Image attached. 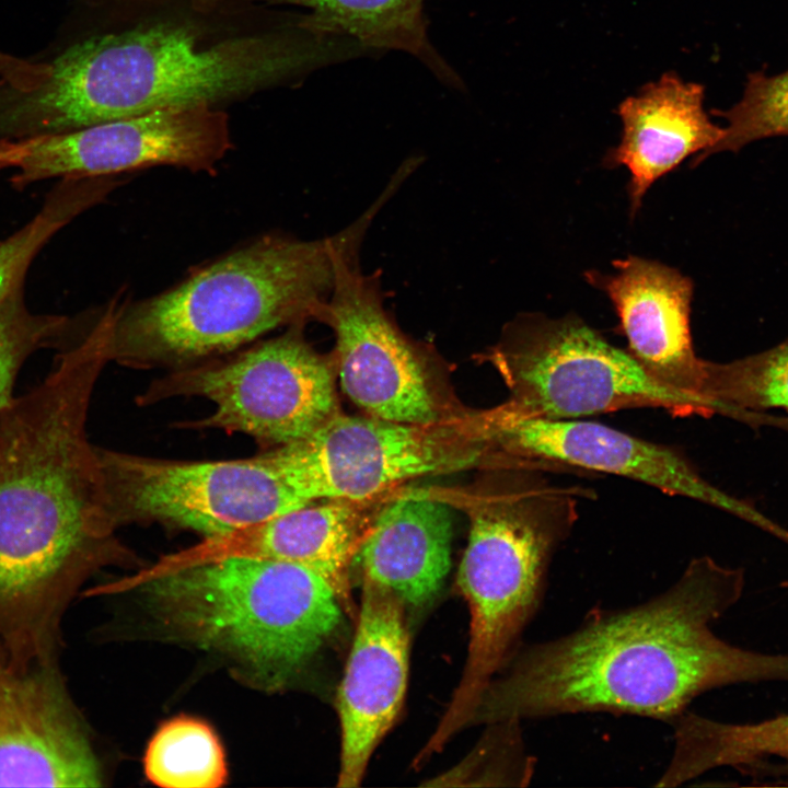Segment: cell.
<instances>
[{
    "label": "cell",
    "instance_id": "6da1fadb",
    "mask_svg": "<svg viewBox=\"0 0 788 788\" xmlns=\"http://www.w3.org/2000/svg\"><path fill=\"white\" fill-rule=\"evenodd\" d=\"M38 86H0V141L165 109L221 108L369 56L309 12L243 1L90 0Z\"/></svg>",
    "mask_w": 788,
    "mask_h": 788
},
{
    "label": "cell",
    "instance_id": "7a4b0ae2",
    "mask_svg": "<svg viewBox=\"0 0 788 788\" xmlns=\"http://www.w3.org/2000/svg\"><path fill=\"white\" fill-rule=\"evenodd\" d=\"M112 329L105 309L0 410V644L22 659L57 657L72 590L114 547L119 525L86 431Z\"/></svg>",
    "mask_w": 788,
    "mask_h": 788
},
{
    "label": "cell",
    "instance_id": "3957f363",
    "mask_svg": "<svg viewBox=\"0 0 788 788\" xmlns=\"http://www.w3.org/2000/svg\"><path fill=\"white\" fill-rule=\"evenodd\" d=\"M744 586L742 568L697 557L661 594L593 610L567 635L520 646L484 690L470 725L580 712L669 723L712 688L788 682V653L744 649L712 631Z\"/></svg>",
    "mask_w": 788,
    "mask_h": 788
},
{
    "label": "cell",
    "instance_id": "277c9868",
    "mask_svg": "<svg viewBox=\"0 0 788 788\" xmlns=\"http://www.w3.org/2000/svg\"><path fill=\"white\" fill-rule=\"evenodd\" d=\"M384 206L378 198L329 237L268 234L149 298H115L111 360L175 370L224 357L279 327L322 322L339 259L359 250Z\"/></svg>",
    "mask_w": 788,
    "mask_h": 788
},
{
    "label": "cell",
    "instance_id": "5b68a950",
    "mask_svg": "<svg viewBox=\"0 0 788 788\" xmlns=\"http://www.w3.org/2000/svg\"><path fill=\"white\" fill-rule=\"evenodd\" d=\"M490 467L493 477L471 508L457 572L470 610V642L460 683L429 740L439 749L470 726L484 690L520 648L542 604L552 558L590 493L552 482L547 472L555 466L544 462L502 457Z\"/></svg>",
    "mask_w": 788,
    "mask_h": 788
},
{
    "label": "cell",
    "instance_id": "8992f818",
    "mask_svg": "<svg viewBox=\"0 0 788 788\" xmlns=\"http://www.w3.org/2000/svg\"><path fill=\"white\" fill-rule=\"evenodd\" d=\"M137 588L166 626L233 657L269 688L302 671L343 621L333 586L282 560L225 558Z\"/></svg>",
    "mask_w": 788,
    "mask_h": 788
},
{
    "label": "cell",
    "instance_id": "52a82bcc",
    "mask_svg": "<svg viewBox=\"0 0 788 788\" xmlns=\"http://www.w3.org/2000/svg\"><path fill=\"white\" fill-rule=\"evenodd\" d=\"M486 359L509 389L508 401L491 408L506 418L579 419L629 408L705 416L695 399L657 382L573 315H520Z\"/></svg>",
    "mask_w": 788,
    "mask_h": 788
},
{
    "label": "cell",
    "instance_id": "ba28073f",
    "mask_svg": "<svg viewBox=\"0 0 788 788\" xmlns=\"http://www.w3.org/2000/svg\"><path fill=\"white\" fill-rule=\"evenodd\" d=\"M303 325L225 358L170 370L137 403L200 397L213 410L187 428L243 433L277 448L301 441L339 413L331 363L305 340Z\"/></svg>",
    "mask_w": 788,
    "mask_h": 788
},
{
    "label": "cell",
    "instance_id": "9c48e42d",
    "mask_svg": "<svg viewBox=\"0 0 788 788\" xmlns=\"http://www.w3.org/2000/svg\"><path fill=\"white\" fill-rule=\"evenodd\" d=\"M118 525L162 523L221 536L310 503L267 452L239 460L181 461L99 447Z\"/></svg>",
    "mask_w": 788,
    "mask_h": 788
},
{
    "label": "cell",
    "instance_id": "30bf717a",
    "mask_svg": "<svg viewBox=\"0 0 788 788\" xmlns=\"http://www.w3.org/2000/svg\"><path fill=\"white\" fill-rule=\"evenodd\" d=\"M306 501L367 502L419 476L482 464L485 447L440 424L416 425L337 413L308 438L267 451Z\"/></svg>",
    "mask_w": 788,
    "mask_h": 788
},
{
    "label": "cell",
    "instance_id": "8fae6325",
    "mask_svg": "<svg viewBox=\"0 0 788 788\" xmlns=\"http://www.w3.org/2000/svg\"><path fill=\"white\" fill-rule=\"evenodd\" d=\"M359 254L360 248L339 259L322 318L335 334L333 359L340 386L370 416L440 424L427 357L384 308L379 274L366 275Z\"/></svg>",
    "mask_w": 788,
    "mask_h": 788
},
{
    "label": "cell",
    "instance_id": "7c38bea8",
    "mask_svg": "<svg viewBox=\"0 0 788 788\" xmlns=\"http://www.w3.org/2000/svg\"><path fill=\"white\" fill-rule=\"evenodd\" d=\"M16 189L53 177L118 176L154 166L211 172L232 148L229 116L206 106L165 109L14 140Z\"/></svg>",
    "mask_w": 788,
    "mask_h": 788
},
{
    "label": "cell",
    "instance_id": "4fadbf2b",
    "mask_svg": "<svg viewBox=\"0 0 788 788\" xmlns=\"http://www.w3.org/2000/svg\"><path fill=\"white\" fill-rule=\"evenodd\" d=\"M490 454L624 476L665 494L700 501L766 529L753 506L704 479L674 449L579 419H513L480 412L468 420Z\"/></svg>",
    "mask_w": 788,
    "mask_h": 788
},
{
    "label": "cell",
    "instance_id": "5bb4252c",
    "mask_svg": "<svg viewBox=\"0 0 788 788\" xmlns=\"http://www.w3.org/2000/svg\"><path fill=\"white\" fill-rule=\"evenodd\" d=\"M101 785L57 660H22L0 644V786Z\"/></svg>",
    "mask_w": 788,
    "mask_h": 788
},
{
    "label": "cell",
    "instance_id": "9a60e30c",
    "mask_svg": "<svg viewBox=\"0 0 788 788\" xmlns=\"http://www.w3.org/2000/svg\"><path fill=\"white\" fill-rule=\"evenodd\" d=\"M408 651L404 603L363 579L356 633L337 694L338 787L360 785L374 749L395 721L407 686Z\"/></svg>",
    "mask_w": 788,
    "mask_h": 788
},
{
    "label": "cell",
    "instance_id": "2e32d148",
    "mask_svg": "<svg viewBox=\"0 0 788 788\" xmlns=\"http://www.w3.org/2000/svg\"><path fill=\"white\" fill-rule=\"evenodd\" d=\"M368 502L312 501L266 521L202 540L144 568L148 578L225 558L289 561L312 569L341 602L350 591V568L373 520Z\"/></svg>",
    "mask_w": 788,
    "mask_h": 788
},
{
    "label": "cell",
    "instance_id": "e0dca14e",
    "mask_svg": "<svg viewBox=\"0 0 788 788\" xmlns=\"http://www.w3.org/2000/svg\"><path fill=\"white\" fill-rule=\"evenodd\" d=\"M616 273L587 271L586 278L612 301L628 352L660 384L695 399L704 359L693 347L690 314L693 282L659 262L628 256L613 262Z\"/></svg>",
    "mask_w": 788,
    "mask_h": 788
},
{
    "label": "cell",
    "instance_id": "ac0fdd59",
    "mask_svg": "<svg viewBox=\"0 0 788 788\" xmlns=\"http://www.w3.org/2000/svg\"><path fill=\"white\" fill-rule=\"evenodd\" d=\"M703 102V85L684 82L671 71L619 104L622 139L603 164L629 171L631 216L657 179L696 152L700 154L694 165L699 163L723 138L725 129L710 121Z\"/></svg>",
    "mask_w": 788,
    "mask_h": 788
},
{
    "label": "cell",
    "instance_id": "d6986e66",
    "mask_svg": "<svg viewBox=\"0 0 788 788\" xmlns=\"http://www.w3.org/2000/svg\"><path fill=\"white\" fill-rule=\"evenodd\" d=\"M452 515L447 503L422 493L396 498L373 518L355 563L362 577L404 604L430 602L451 566Z\"/></svg>",
    "mask_w": 788,
    "mask_h": 788
},
{
    "label": "cell",
    "instance_id": "ffe728a7",
    "mask_svg": "<svg viewBox=\"0 0 788 788\" xmlns=\"http://www.w3.org/2000/svg\"><path fill=\"white\" fill-rule=\"evenodd\" d=\"M669 725L674 749L657 787H677L722 766L751 775H788V714L731 723L684 710Z\"/></svg>",
    "mask_w": 788,
    "mask_h": 788
},
{
    "label": "cell",
    "instance_id": "44dd1931",
    "mask_svg": "<svg viewBox=\"0 0 788 788\" xmlns=\"http://www.w3.org/2000/svg\"><path fill=\"white\" fill-rule=\"evenodd\" d=\"M200 3L243 1L306 9L321 22L352 37L375 56L406 53L421 62L439 82L464 91L463 79L441 56L429 37L425 0H196Z\"/></svg>",
    "mask_w": 788,
    "mask_h": 788
},
{
    "label": "cell",
    "instance_id": "7402d4cb",
    "mask_svg": "<svg viewBox=\"0 0 788 788\" xmlns=\"http://www.w3.org/2000/svg\"><path fill=\"white\" fill-rule=\"evenodd\" d=\"M699 396L708 410L742 420L753 413L788 412V338L777 346L729 362L704 360Z\"/></svg>",
    "mask_w": 788,
    "mask_h": 788
},
{
    "label": "cell",
    "instance_id": "603a6c76",
    "mask_svg": "<svg viewBox=\"0 0 788 788\" xmlns=\"http://www.w3.org/2000/svg\"><path fill=\"white\" fill-rule=\"evenodd\" d=\"M147 778L164 788H217L228 778L221 742L205 721L181 716L164 722L148 743Z\"/></svg>",
    "mask_w": 788,
    "mask_h": 788
},
{
    "label": "cell",
    "instance_id": "cb8c5ba5",
    "mask_svg": "<svg viewBox=\"0 0 788 788\" xmlns=\"http://www.w3.org/2000/svg\"><path fill=\"white\" fill-rule=\"evenodd\" d=\"M121 184L118 176L61 178L37 215L0 242V304L24 285L37 253L77 216L103 201Z\"/></svg>",
    "mask_w": 788,
    "mask_h": 788
},
{
    "label": "cell",
    "instance_id": "d4e9b609",
    "mask_svg": "<svg viewBox=\"0 0 788 788\" xmlns=\"http://www.w3.org/2000/svg\"><path fill=\"white\" fill-rule=\"evenodd\" d=\"M74 326L63 315L31 312L23 286L0 304V410L13 397V384L24 361L39 348L63 346Z\"/></svg>",
    "mask_w": 788,
    "mask_h": 788
},
{
    "label": "cell",
    "instance_id": "484cf974",
    "mask_svg": "<svg viewBox=\"0 0 788 788\" xmlns=\"http://www.w3.org/2000/svg\"><path fill=\"white\" fill-rule=\"evenodd\" d=\"M728 126L723 138L709 152L738 151L766 137L788 135V70L768 77L749 76L742 99L727 111H712Z\"/></svg>",
    "mask_w": 788,
    "mask_h": 788
},
{
    "label": "cell",
    "instance_id": "4316f807",
    "mask_svg": "<svg viewBox=\"0 0 788 788\" xmlns=\"http://www.w3.org/2000/svg\"><path fill=\"white\" fill-rule=\"evenodd\" d=\"M520 722L506 719L488 723V733L464 763V778L477 779L479 785L528 786L536 762L526 751Z\"/></svg>",
    "mask_w": 788,
    "mask_h": 788
},
{
    "label": "cell",
    "instance_id": "83f0119b",
    "mask_svg": "<svg viewBox=\"0 0 788 788\" xmlns=\"http://www.w3.org/2000/svg\"><path fill=\"white\" fill-rule=\"evenodd\" d=\"M49 72L47 61L34 62L0 53V85L28 91L44 82Z\"/></svg>",
    "mask_w": 788,
    "mask_h": 788
},
{
    "label": "cell",
    "instance_id": "f1b7e54d",
    "mask_svg": "<svg viewBox=\"0 0 788 788\" xmlns=\"http://www.w3.org/2000/svg\"><path fill=\"white\" fill-rule=\"evenodd\" d=\"M19 149L14 141H0V170L14 167Z\"/></svg>",
    "mask_w": 788,
    "mask_h": 788
}]
</instances>
